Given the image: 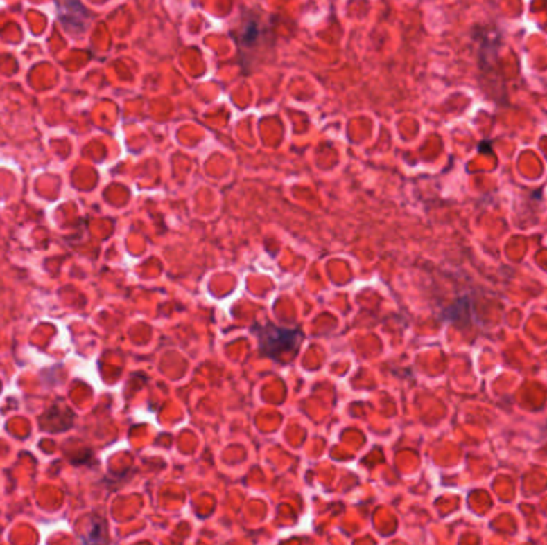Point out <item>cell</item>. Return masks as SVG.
I'll use <instances>...</instances> for the list:
<instances>
[{
  "mask_svg": "<svg viewBox=\"0 0 547 545\" xmlns=\"http://www.w3.org/2000/svg\"><path fill=\"white\" fill-rule=\"evenodd\" d=\"M253 333L258 337L261 354L274 360H284L286 355H295L303 339L299 330L280 328L270 323L253 326Z\"/></svg>",
  "mask_w": 547,
  "mask_h": 545,
  "instance_id": "cell-1",
  "label": "cell"
}]
</instances>
